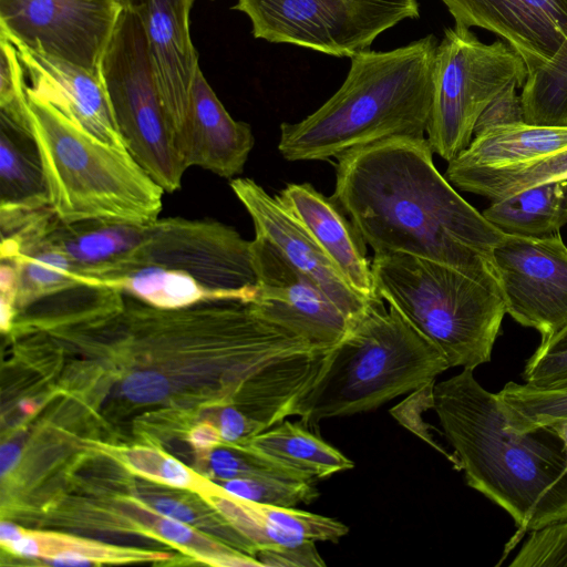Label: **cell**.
<instances>
[{"label": "cell", "mask_w": 567, "mask_h": 567, "mask_svg": "<svg viewBox=\"0 0 567 567\" xmlns=\"http://www.w3.org/2000/svg\"><path fill=\"white\" fill-rule=\"evenodd\" d=\"M45 559L56 566H87L95 563V558L79 548H66L45 556Z\"/></svg>", "instance_id": "43"}, {"label": "cell", "mask_w": 567, "mask_h": 567, "mask_svg": "<svg viewBox=\"0 0 567 567\" xmlns=\"http://www.w3.org/2000/svg\"><path fill=\"white\" fill-rule=\"evenodd\" d=\"M240 539V546L254 554L295 546L306 542H338L349 528L340 520L302 509L277 507L229 495L216 501Z\"/></svg>", "instance_id": "20"}, {"label": "cell", "mask_w": 567, "mask_h": 567, "mask_svg": "<svg viewBox=\"0 0 567 567\" xmlns=\"http://www.w3.org/2000/svg\"><path fill=\"white\" fill-rule=\"evenodd\" d=\"M20 456V449L14 443H7L2 445L0 452V470L1 474L8 473L18 462Z\"/></svg>", "instance_id": "47"}, {"label": "cell", "mask_w": 567, "mask_h": 567, "mask_svg": "<svg viewBox=\"0 0 567 567\" xmlns=\"http://www.w3.org/2000/svg\"><path fill=\"white\" fill-rule=\"evenodd\" d=\"M439 41L429 34L390 51L351 56L340 89L298 123H282L284 158L323 161L390 138H424Z\"/></svg>", "instance_id": "3"}, {"label": "cell", "mask_w": 567, "mask_h": 567, "mask_svg": "<svg viewBox=\"0 0 567 567\" xmlns=\"http://www.w3.org/2000/svg\"><path fill=\"white\" fill-rule=\"evenodd\" d=\"M432 154L425 137L352 148L337 157L331 198L374 255L441 262L502 295L493 251L504 234L440 174Z\"/></svg>", "instance_id": "1"}, {"label": "cell", "mask_w": 567, "mask_h": 567, "mask_svg": "<svg viewBox=\"0 0 567 567\" xmlns=\"http://www.w3.org/2000/svg\"><path fill=\"white\" fill-rule=\"evenodd\" d=\"M493 259L506 313L537 330L543 344L567 328V246L547 237L504 234Z\"/></svg>", "instance_id": "12"}, {"label": "cell", "mask_w": 567, "mask_h": 567, "mask_svg": "<svg viewBox=\"0 0 567 567\" xmlns=\"http://www.w3.org/2000/svg\"><path fill=\"white\" fill-rule=\"evenodd\" d=\"M522 378L524 383L539 388L567 381V328L538 346L527 360Z\"/></svg>", "instance_id": "34"}, {"label": "cell", "mask_w": 567, "mask_h": 567, "mask_svg": "<svg viewBox=\"0 0 567 567\" xmlns=\"http://www.w3.org/2000/svg\"><path fill=\"white\" fill-rule=\"evenodd\" d=\"M7 546L14 554L24 557H40L43 553L41 540L34 535L24 533Z\"/></svg>", "instance_id": "45"}, {"label": "cell", "mask_w": 567, "mask_h": 567, "mask_svg": "<svg viewBox=\"0 0 567 567\" xmlns=\"http://www.w3.org/2000/svg\"><path fill=\"white\" fill-rule=\"evenodd\" d=\"M245 447L310 482L354 466L349 457L301 422L284 420L248 439Z\"/></svg>", "instance_id": "23"}, {"label": "cell", "mask_w": 567, "mask_h": 567, "mask_svg": "<svg viewBox=\"0 0 567 567\" xmlns=\"http://www.w3.org/2000/svg\"><path fill=\"white\" fill-rule=\"evenodd\" d=\"M47 234L0 252V259L12 260L18 269V311L65 289L86 285L70 258L48 240Z\"/></svg>", "instance_id": "27"}, {"label": "cell", "mask_w": 567, "mask_h": 567, "mask_svg": "<svg viewBox=\"0 0 567 567\" xmlns=\"http://www.w3.org/2000/svg\"><path fill=\"white\" fill-rule=\"evenodd\" d=\"M331 348V347H330ZM330 348H318L278 360L247 379V416L260 433L287 417L288 408L316 379Z\"/></svg>", "instance_id": "22"}, {"label": "cell", "mask_w": 567, "mask_h": 567, "mask_svg": "<svg viewBox=\"0 0 567 567\" xmlns=\"http://www.w3.org/2000/svg\"><path fill=\"white\" fill-rule=\"evenodd\" d=\"M371 270L375 293L451 368L491 361L506 315L501 293L451 266L405 254L374 255Z\"/></svg>", "instance_id": "6"}, {"label": "cell", "mask_w": 567, "mask_h": 567, "mask_svg": "<svg viewBox=\"0 0 567 567\" xmlns=\"http://www.w3.org/2000/svg\"><path fill=\"white\" fill-rule=\"evenodd\" d=\"M446 359L393 307L373 298L348 333L326 355L311 384L288 408L315 429L327 419L378 409L435 383Z\"/></svg>", "instance_id": "4"}, {"label": "cell", "mask_w": 567, "mask_h": 567, "mask_svg": "<svg viewBox=\"0 0 567 567\" xmlns=\"http://www.w3.org/2000/svg\"><path fill=\"white\" fill-rule=\"evenodd\" d=\"M545 427H548L560 439L567 454V417L558 419Z\"/></svg>", "instance_id": "49"}, {"label": "cell", "mask_w": 567, "mask_h": 567, "mask_svg": "<svg viewBox=\"0 0 567 567\" xmlns=\"http://www.w3.org/2000/svg\"><path fill=\"white\" fill-rule=\"evenodd\" d=\"M157 529L163 538L178 545H185L194 537V530L187 523L164 516L157 522Z\"/></svg>", "instance_id": "41"}, {"label": "cell", "mask_w": 567, "mask_h": 567, "mask_svg": "<svg viewBox=\"0 0 567 567\" xmlns=\"http://www.w3.org/2000/svg\"><path fill=\"white\" fill-rule=\"evenodd\" d=\"M256 559L261 566H324L323 559L317 551L315 542H306L295 546L267 549L258 553Z\"/></svg>", "instance_id": "36"}, {"label": "cell", "mask_w": 567, "mask_h": 567, "mask_svg": "<svg viewBox=\"0 0 567 567\" xmlns=\"http://www.w3.org/2000/svg\"><path fill=\"white\" fill-rule=\"evenodd\" d=\"M124 0H0V34L102 76Z\"/></svg>", "instance_id": "11"}, {"label": "cell", "mask_w": 567, "mask_h": 567, "mask_svg": "<svg viewBox=\"0 0 567 567\" xmlns=\"http://www.w3.org/2000/svg\"><path fill=\"white\" fill-rule=\"evenodd\" d=\"M18 269L9 259H0V327L10 330L18 313Z\"/></svg>", "instance_id": "38"}, {"label": "cell", "mask_w": 567, "mask_h": 567, "mask_svg": "<svg viewBox=\"0 0 567 567\" xmlns=\"http://www.w3.org/2000/svg\"><path fill=\"white\" fill-rule=\"evenodd\" d=\"M474 370L435 383L431 408L466 483L503 508L523 534L567 520V454L548 427L517 433L506 426L497 393Z\"/></svg>", "instance_id": "2"}, {"label": "cell", "mask_w": 567, "mask_h": 567, "mask_svg": "<svg viewBox=\"0 0 567 567\" xmlns=\"http://www.w3.org/2000/svg\"><path fill=\"white\" fill-rule=\"evenodd\" d=\"M455 24L493 32L533 74L547 65L567 38V0H441Z\"/></svg>", "instance_id": "15"}, {"label": "cell", "mask_w": 567, "mask_h": 567, "mask_svg": "<svg viewBox=\"0 0 567 567\" xmlns=\"http://www.w3.org/2000/svg\"><path fill=\"white\" fill-rule=\"evenodd\" d=\"M217 429L221 440L233 443L248 440L260 433L257 425L234 405L221 410Z\"/></svg>", "instance_id": "39"}, {"label": "cell", "mask_w": 567, "mask_h": 567, "mask_svg": "<svg viewBox=\"0 0 567 567\" xmlns=\"http://www.w3.org/2000/svg\"><path fill=\"white\" fill-rule=\"evenodd\" d=\"M0 208L50 207L45 176L32 133L0 117Z\"/></svg>", "instance_id": "26"}, {"label": "cell", "mask_w": 567, "mask_h": 567, "mask_svg": "<svg viewBox=\"0 0 567 567\" xmlns=\"http://www.w3.org/2000/svg\"><path fill=\"white\" fill-rule=\"evenodd\" d=\"M520 99L525 123L567 126V38L547 65L527 75Z\"/></svg>", "instance_id": "30"}, {"label": "cell", "mask_w": 567, "mask_h": 567, "mask_svg": "<svg viewBox=\"0 0 567 567\" xmlns=\"http://www.w3.org/2000/svg\"><path fill=\"white\" fill-rule=\"evenodd\" d=\"M138 16L158 91L176 132L187 110L198 54L189 32L195 0H124ZM177 146V145H176Z\"/></svg>", "instance_id": "16"}, {"label": "cell", "mask_w": 567, "mask_h": 567, "mask_svg": "<svg viewBox=\"0 0 567 567\" xmlns=\"http://www.w3.org/2000/svg\"><path fill=\"white\" fill-rule=\"evenodd\" d=\"M517 83H511L485 107L474 126V136L491 128L524 122V110ZM473 136V137H474Z\"/></svg>", "instance_id": "35"}, {"label": "cell", "mask_w": 567, "mask_h": 567, "mask_svg": "<svg viewBox=\"0 0 567 567\" xmlns=\"http://www.w3.org/2000/svg\"><path fill=\"white\" fill-rule=\"evenodd\" d=\"M567 147V126L525 122L502 125L473 137L449 165L456 167H505L546 157Z\"/></svg>", "instance_id": "24"}, {"label": "cell", "mask_w": 567, "mask_h": 567, "mask_svg": "<svg viewBox=\"0 0 567 567\" xmlns=\"http://www.w3.org/2000/svg\"><path fill=\"white\" fill-rule=\"evenodd\" d=\"M157 478L177 488H187L192 486L194 481L189 470L171 456L162 457L157 470Z\"/></svg>", "instance_id": "40"}, {"label": "cell", "mask_w": 567, "mask_h": 567, "mask_svg": "<svg viewBox=\"0 0 567 567\" xmlns=\"http://www.w3.org/2000/svg\"><path fill=\"white\" fill-rule=\"evenodd\" d=\"M255 39L288 43L332 56L369 50L384 31L417 19V0H237Z\"/></svg>", "instance_id": "9"}, {"label": "cell", "mask_w": 567, "mask_h": 567, "mask_svg": "<svg viewBox=\"0 0 567 567\" xmlns=\"http://www.w3.org/2000/svg\"><path fill=\"white\" fill-rule=\"evenodd\" d=\"M25 80L17 48L0 34V117L31 133Z\"/></svg>", "instance_id": "32"}, {"label": "cell", "mask_w": 567, "mask_h": 567, "mask_svg": "<svg viewBox=\"0 0 567 567\" xmlns=\"http://www.w3.org/2000/svg\"><path fill=\"white\" fill-rule=\"evenodd\" d=\"M446 177L457 188L494 202L533 186L567 179V147L536 161L505 167L449 165Z\"/></svg>", "instance_id": "28"}, {"label": "cell", "mask_w": 567, "mask_h": 567, "mask_svg": "<svg viewBox=\"0 0 567 567\" xmlns=\"http://www.w3.org/2000/svg\"><path fill=\"white\" fill-rule=\"evenodd\" d=\"M145 225L82 220H53L48 240L73 262L86 285L115 270L141 244Z\"/></svg>", "instance_id": "21"}, {"label": "cell", "mask_w": 567, "mask_h": 567, "mask_svg": "<svg viewBox=\"0 0 567 567\" xmlns=\"http://www.w3.org/2000/svg\"><path fill=\"white\" fill-rule=\"evenodd\" d=\"M23 533L19 527L12 523L2 522L0 525V539L3 545H9L11 542L19 538Z\"/></svg>", "instance_id": "48"}, {"label": "cell", "mask_w": 567, "mask_h": 567, "mask_svg": "<svg viewBox=\"0 0 567 567\" xmlns=\"http://www.w3.org/2000/svg\"><path fill=\"white\" fill-rule=\"evenodd\" d=\"M254 142L250 125L229 115L198 68L187 110L176 132L184 165L231 178L244 171Z\"/></svg>", "instance_id": "18"}, {"label": "cell", "mask_w": 567, "mask_h": 567, "mask_svg": "<svg viewBox=\"0 0 567 567\" xmlns=\"http://www.w3.org/2000/svg\"><path fill=\"white\" fill-rule=\"evenodd\" d=\"M14 47L29 80L27 90L31 94L52 104L92 136L111 146L127 150L103 76L21 44Z\"/></svg>", "instance_id": "17"}, {"label": "cell", "mask_w": 567, "mask_h": 567, "mask_svg": "<svg viewBox=\"0 0 567 567\" xmlns=\"http://www.w3.org/2000/svg\"><path fill=\"white\" fill-rule=\"evenodd\" d=\"M27 93L50 208L61 221L146 225L159 218L164 189L127 150L100 141L49 102Z\"/></svg>", "instance_id": "5"}, {"label": "cell", "mask_w": 567, "mask_h": 567, "mask_svg": "<svg viewBox=\"0 0 567 567\" xmlns=\"http://www.w3.org/2000/svg\"><path fill=\"white\" fill-rule=\"evenodd\" d=\"M507 429L528 433L567 417V381L549 386L508 382L497 392Z\"/></svg>", "instance_id": "29"}, {"label": "cell", "mask_w": 567, "mask_h": 567, "mask_svg": "<svg viewBox=\"0 0 567 567\" xmlns=\"http://www.w3.org/2000/svg\"><path fill=\"white\" fill-rule=\"evenodd\" d=\"M509 566H567V520L532 530Z\"/></svg>", "instance_id": "33"}, {"label": "cell", "mask_w": 567, "mask_h": 567, "mask_svg": "<svg viewBox=\"0 0 567 567\" xmlns=\"http://www.w3.org/2000/svg\"><path fill=\"white\" fill-rule=\"evenodd\" d=\"M482 214L503 234L555 235L567 224V179L544 183L494 200Z\"/></svg>", "instance_id": "25"}, {"label": "cell", "mask_w": 567, "mask_h": 567, "mask_svg": "<svg viewBox=\"0 0 567 567\" xmlns=\"http://www.w3.org/2000/svg\"><path fill=\"white\" fill-rule=\"evenodd\" d=\"M527 68L505 41L482 42L470 28H446L437 44L427 142L450 162L473 140L485 107L511 83L523 87Z\"/></svg>", "instance_id": "7"}, {"label": "cell", "mask_w": 567, "mask_h": 567, "mask_svg": "<svg viewBox=\"0 0 567 567\" xmlns=\"http://www.w3.org/2000/svg\"><path fill=\"white\" fill-rule=\"evenodd\" d=\"M276 197L305 227L354 291L367 299L374 290L364 241L339 205L310 184H288Z\"/></svg>", "instance_id": "19"}, {"label": "cell", "mask_w": 567, "mask_h": 567, "mask_svg": "<svg viewBox=\"0 0 567 567\" xmlns=\"http://www.w3.org/2000/svg\"><path fill=\"white\" fill-rule=\"evenodd\" d=\"M229 185L250 215L256 235L266 238L287 261L308 276L351 320L357 321L372 299L352 289L280 200L250 178H234Z\"/></svg>", "instance_id": "14"}, {"label": "cell", "mask_w": 567, "mask_h": 567, "mask_svg": "<svg viewBox=\"0 0 567 567\" xmlns=\"http://www.w3.org/2000/svg\"><path fill=\"white\" fill-rule=\"evenodd\" d=\"M102 76L130 154L164 192L179 189L187 167L155 81L142 22L126 3L103 58Z\"/></svg>", "instance_id": "8"}, {"label": "cell", "mask_w": 567, "mask_h": 567, "mask_svg": "<svg viewBox=\"0 0 567 567\" xmlns=\"http://www.w3.org/2000/svg\"><path fill=\"white\" fill-rule=\"evenodd\" d=\"M167 380L154 371L131 374L123 384L124 394L138 403H153L162 400L168 392Z\"/></svg>", "instance_id": "37"}, {"label": "cell", "mask_w": 567, "mask_h": 567, "mask_svg": "<svg viewBox=\"0 0 567 567\" xmlns=\"http://www.w3.org/2000/svg\"><path fill=\"white\" fill-rule=\"evenodd\" d=\"M142 265L194 277L227 302L249 303L257 293L251 241L216 220L157 218L145 225L138 247L107 275Z\"/></svg>", "instance_id": "10"}, {"label": "cell", "mask_w": 567, "mask_h": 567, "mask_svg": "<svg viewBox=\"0 0 567 567\" xmlns=\"http://www.w3.org/2000/svg\"><path fill=\"white\" fill-rule=\"evenodd\" d=\"M221 487L231 496L285 508L310 504L319 496L315 482L278 476L235 477Z\"/></svg>", "instance_id": "31"}, {"label": "cell", "mask_w": 567, "mask_h": 567, "mask_svg": "<svg viewBox=\"0 0 567 567\" xmlns=\"http://www.w3.org/2000/svg\"><path fill=\"white\" fill-rule=\"evenodd\" d=\"M250 241L257 275V293L247 303L252 312L315 347L337 344L355 321L266 238L256 235Z\"/></svg>", "instance_id": "13"}, {"label": "cell", "mask_w": 567, "mask_h": 567, "mask_svg": "<svg viewBox=\"0 0 567 567\" xmlns=\"http://www.w3.org/2000/svg\"><path fill=\"white\" fill-rule=\"evenodd\" d=\"M192 444L199 449L214 446L220 440L219 431L212 425H199L189 435Z\"/></svg>", "instance_id": "46"}, {"label": "cell", "mask_w": 567, "mask_h": 567, "mask_svg": "<svg viewBox=\"0 0 567 567\" xmlns=\"http://www.w3.org/2000/svg\"><path fill=\"white\" fill-rule=\"evenodd\" d=\"M210 1H214V0H210Z\"/></svg>", "instance_id": "50"}, {"label": "cell", "mask_w": 567, "mask_h": 567, "mask_svg": "<svg viewBox=\"0 0 567 567\" xmlns=\"http://www.w3.org/2000/svg\"><path fill=\"white\" fill-rule=\"evenodd\" d=\"M154 508L164 517L190 523L195 519L194 511L186 504L172 498H161L154 504Z\"/></svg>", "instance_id": "44"}, {"label": "cell", "mask_w": 567, "mask_h": 567, "mask_svg": "<svg viewBox=\"0 0 567 567\" xmlns=\"http://www.w3.org/2000/svg\"><path fill=\"white\" fill-rule=\"evenodd\" d=\"M163 456L153 451L134 450L127 454L128 464L145 476L157 477V470Z\"/></svg>", "instance_id": "42"}]
</instances>
